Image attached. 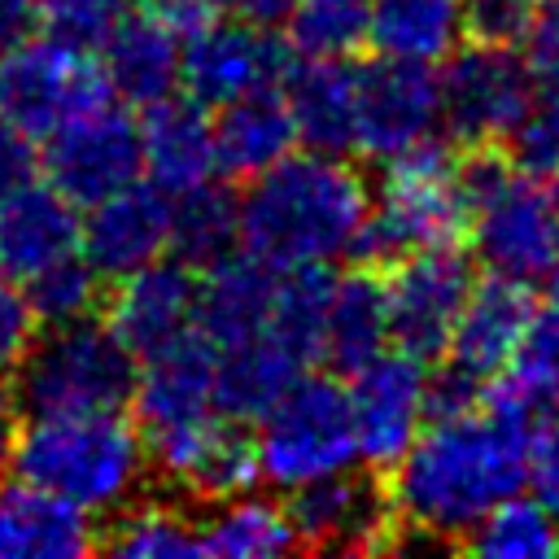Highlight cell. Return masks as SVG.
<instances>
[{
	"label": "cell",
	"instance_id": "obj_1",
	"mask_svg": "<svg viewBox=\"0 0 559 559\" xmlns=\"http://www.w3.org/2000/svg\"><path fill=\"white\" fill-rule=\"evenodd\" d=\"M533 432L528 419L485 397L472 411L428 419L384 480L397 533L441 546L463 542L493 502L524 489Z\"/></svg>",
	"mask_w": 559,
	"mask_h": 559
},
{
	"label": "cell",
	"instance_id": "obj_2",
	"mask_svg": "<svg viewBox=\"0 0 559 559\" xmlns=\"http://www.w3.org/2000/svg\"><path fill=\"white\" fill-rule=\"evenodd\" d=\"M371 183L349 157L288 153L236 197L240 245L271 266L336 262L354 253L367 223Z\"/></svg>",
	"mask_w": 559,
	"mask_h": 559
},
{
	"label": "cell",
	"instance_id": "obj_3",
	"mask_svg": "<svg viewBox=\"0 0 559 559\" xmlns=\"http://www.w3.org/2000/svg\"><path fill=\"white\" fill-rule=\"evenodd\" d=\"M9 467L22 485H35L87 515H114L140 498L148 480L140 424L122 411L35 415L17 428Z\"/></svg>",
	"mask_w": 559,
	"mask_h": 559
},
{
	"label": "cell",
	"instance_id": "obj_4",
	"mask_svg": "<svg viewBox=\"0 0 559 559\" xmlns=\"http://www.w3.org/2000/svg\"><path fill=\"white\" fill-rule=\"evenodd\" d=\"M467 236V197L459 183V153L428 135L415 148L380 162V183L367 205L354 258L389 266L415 249L459 245Z\"/></svg>",
	"mask_w": 559,
	"mask_h": 559
},
{
	"label": "cell",
	"instance_id": "obj_5",
	"mask_svg": "<svg viewBox=\"0 0 559 559\" xmlns=\"http://www.w3.org/2000/svg\"><path fill=\"white\" fill-rule=\"evenodd\" d=\"M131 384H135V358L96 314L35 328L31 345L9 371V397L26 419L122 411Z\"/></svg>",
	"mask_w": 559,
	"mask_h": 559
},
{
	"label": "cell",
	"instance_id": "obj_6",
	"mask_svg": "<svg viewBox=\"0 0 559 559\" xmlns=\"http://www.w3.org/2000/svg\"><path fill=\"white\" fill-rule=\"evenodd\" d=\"M253 424L258 480L284 493L358 463L349 393L332 376H297Z\"/></svg>",
	"mask_w": 559,
	"mask_h": 559
},
{
	"label": "cell",
	"instance_id": "obj_7",
	"mask_svg": "<svg viewBox=\"0 0 559 559\" xmlns=\"http://www.w3.org/2000/svg\"><path fill=\"white\" fill-rule=\"evenodd\" d=\"M472 253L489 275L542 284L559 266V175L507 170L472 201Z\"/></svg>",
	"mask_w": 559,
	"mask_h": 559
},
{
	"label": "cell",
	"instance_id": "obj_8",
	"mask_svg": "<svg viewBox=\"0 0 559 559\" xmlns=\"http://www.w3.org/2000/svg\"><path fill=\"white\" fill-rule=\"evenodd\" d=\"M537 96V79L515 44L463 39L437 74V114L459 148L502 144Z\"/></svg>",
	"mask_w": 559,
	"mask_h": 559
},
{
	"label": "cell",
	"instance_id": "obj_9",
	"mask_svg": "<svg viewBox=\"0 0 559 559\" xmlns=\"http://www.w3.org/2000/svg\"><path fill=\"white\" fill-rule=\"evenodd\" d=\"M114 100L96 52L61 39H22L0 57V118L22 135L44 140L74 114Z\"/></svg>",
	"mask_w": 559,
	"mask_h": 559
},
{
	"label": "cell",
	"instance_id": "obj_10",
	"mask_svg": "<svg viewBox=\"0 0 559 559\" xmlns=\"http://www.w3.org/2000/svg\"><path fill=\"white\" fill-rule=\"evenodd\" d=\"M39 170L79 210L96 205L100 197H109L144 175L140 118H131L114 100H100V105L74 114L70 122H61L57 131L44 135Z\"/></svg>",
	"mask_w": 559,
	"mask_h": 559
},
{
	"label": "cell",
	"instance_id": "obj_11",
	"mask_svg": "<svg viewBox=\"0 0 559 559\" xmlns=\"http://www.w3.org/2000/svg\"><path fill=\"white\" fill-rule=\"evenodd\" d=\"M140 437L148 454V476L170 480L197 507L245 493L258 480V450L249 424L227 419L218 411Z\"/></svg>",
	"mask_w": 559,
	"mask_h": 559
},
{
	"label": "cell",
	"instance_id": "obj_12",
	"mask_svg": "<svg viewBox=\"0 0 559 559\" xmlns=\"http://www.w3.org/2000/svg\"><path fill=\"white\" fill-rule=\"evenodd\" d=\"M384 310H389V345L437 362L450 345L454 319L472 288V262L459 253V245L415 249L384 266Z\"/></svg>",
	"mask_w": 559,
	"mask_h": 559
},
{
	"label": "cell",
	"instance_id": "obj_13",
	"mask_svg": "<svg viewBox=\"0 0 559 559\" xmlns=\"http://www.w3.org/2000/svg\"><path fill=\"white\" fill-rule=\"evenodd\" d=\"M288 524L297 550H354L376 555L397 546V524L380 472L354 463L345 472L319 476L288 489Z\"/></svg>",
	"mask_w": 559,
	"mask_h": 559
},
{
	"label": "cell",
	"instance_id": "obj_14",
	"mask_svg": "<svg viewBox=\"0 0 559 559\" xmlns=\"http://www.w3.org/2000/svg\"><path fill=\"white\" fill-rule=\"evenodd\" d=\"M183 39L188 44L179 48V87L205 109L284 83L288 66L297 61V52L288 48V39L275 35V26H258L245 17H214L210 26Z\"/></svg>",
	"mask_w": 559,
	"mask_h": 559
},
{
	"label": "cell",
	"instance_id": "obj_15",
	"mask_svg": "<svg viewBox=\"0 0 559 559\" xmlns=\"http://www.w3.org/2000/svg\"><path fill=\"white\" fill-rule=\"evenodd\" d=\"M349 415H354V441L358 463L371 472H389L397 454L415 441V432L428 424V362L380 349L371 362L349 371Z\"/></svg>",
	"mask_w": 559,
	"mask_h": 559
},
{
	"label": "cell",
	"instance_id": "obj_16",
	"mask_svg": "<svg viewBox=\"0 0 559 559\" xmlns=\"http://www.w3.org/2000/svg\"><path fill=\"white\" fill-rule=\"evenodd\" d=\"M437 131H441V114H437L432 66L389 61V57L358 66V122H354L358 157L389 162Z\"/></svg>",
	"mask_w": 559,
	"mask_h": 559
},
{
	"label": "cell",
	"instance_id": "obj_17",
	"mask_svg": "<svg viewBox=\"0 0 559 559\" xmlns=\"http://www.w3.org/2000/svg\"><path fill=\"white\" fill-rule=\"evenodd\" d=\"M197 266L162 253L109 280L114 288L100 297L105 328L127 345L131 358H144L197 328Z\"/></svg>",
	"mask_w": 559,
	"mask_h": 559
},
{
	"label": "cell",
	"instance_id": "obj_18",
	"mask_svg": "<svg viewBox=\"0 0 559 559\" xmlns=\"http://www.w3.org/2000/svg\"><path fill=\"white\" fill-rule=\"evenodd\" d=\"M79 253L109 284L162 253H170V192L153 179H135L79 218Z\"/></svg>",
	"mask_w": 559,
	"mask_h": 559
},
{
	"label": "cell",
	"instance_id": "obj_19",
	"mask_svg": "<svg viewBox=\"0 0 559 559\" xmlns=\"http://www.w3.org/2000/svg\"><path fill=\"white\" fill-rule=\"evenodd\" d=\"M537 323V297L533 284L507 280V275H489L472 280L467 301L454 319L450 345H445V362L459 367L463 376H472L476 384H489L524 345V336Z\"/></svg>",
	"mask_w": 559,
	"mask_h": 559
},
{
	"label": "cell",
	"instance_id": "obj_20",
	"mask_svg": "<svg viewBox=\"0 0 559 559\" xmlns=\"http://www.w3.org/2000/svg\"><path fill=\"white\" fill-rule=\"evenodd\" d=\"M214 358H218L214 341H205L197 328L135 358V384L127 402L135 406L140 432L210 415L214 411Z\"/></svg>",
	"mask_w": 559,
	"mask_h": 559
},
{
	"label": "cell",
	"instance_id": "obj_21",
	"mask_svg": "<svg viewBox=\"0 0 559 559\" xmlns=\"http://www.w3.org/2000/svg\"><path fill=\"white\" fill-rule=\"evenodd\" d=\"M79 253V205L48 179H26L0 197V275L26 284L44 266Z\"/></svg>",
	"mask_w": 559,
	"mask_h": 559
},
{
	"label": "cell",
	"instance_id": "obj_22",
	"mask_svg": "<svg viewBox=\"0 0 559 559\" xmlns=\"http://www.w3.org/2000/svg\"><path fill=\"white\" fill-rule=\"evenodd\" d=\"M297 144L310 153L354 157L358 122V66L349 57H297L280 83Z\"/></svg>",
	"mask_w": 559,
	"mask_h": 559
},
{
	"label": "cell",
	"instance_id": "obj_23",
	"mask_svg": "<svg viewBox=\"0 0 559 559\" xmlns=\"http://www.w3.org/2000/svg\"><path fill=\"white\" fill-rule=\"evenodd\" d=\"M275 280L280 266L262 262L249 249H231L197 275V332L214 341V349L258 336L271 319Z\"/></svg>",
	"mask_w": 559,
	"mask_h": 559
},
{
	"label": "cell",
	"instance_id": "obj_24",
	"mask_svg": "<svg viewBox=\"0 0 559 559\" xmlns=\"http://www.w3.org/2000/svg\"><path fill=\"white\" fill-rule=\"evenodd\" d=\"M140 153H144V175L162 192H183L218 175L214 166V127L205 105L192 96H162L144 105L140 118Z\"/></svg>",
	"mask_w": 559,
	"mask_h": 559
},
{
	"label": "cell",
	"instance_id": "obj_25",
	"mask_svg": "<svg viewBox=\"0 0 559 559\" xmlns=\"http://www.w3.org/2000/svg\"><path fill=\"white\" fill-rule=\"evenodd\" d=\"M210 127H214V166L236 183H249L253 175L288 157L297 144L280 83L218 105V118H210Z\"/></svg>",
	"mask_w": 559,
	"mask_h": 559
},
{
	"label": "cell",
	"instance_id": "obj_26",
	"mask_svg": "<svg viewBox=\"0 0 559 559\" xmlns=\"http://www.w3.org/2000/svg\"><path fill=\"white\" fill-rule=\"evenodd\" d=\"M92 550H100V528L92 524L87 511L22 480L0 493L4 559H79Z\"/></svg>",
	"mask_w": 559,
	"mask_h": 559
},
{
	"label": "cell",
	"instance_id": "obj_27",
	"mask_svg": "<svg viewBox=\"0 0 559 559\" xmlns=\"http://www.w3.org/2000/svg\"><path fill=\"white\" fill-rule=\"evenodd\" d=\"M109 96L122 105H153L179 87V35L157 26L144 13H122V22L96 48Z\"/></svg>",
	"mask_w": 559,
	"mask_h": 559
},
{
	"label": "cell",
	"instance_id": "obj_28",
	"mask_svg": "<svg viewBox=\"0 0 559 559\" xmlns=\"http://www.w3.org/2000/svg\"><path fill=\"white\" fill-rule=\"evenodd\" d=\"M380 349H389V310H384V280L380 266H354L345 275H332L328 314H323V354L332 371L349 376L362 362H371Z\"/></svg>",
	"mask_w": 559,
	"mask_h": 559
},
{
	"label": "cell",
	"instance_id": "obj_29",
	"mask_svg": "<svg viewBox=\"0 0 559 559\" xmlns=\"http://www.w3.org/2000/svg\"><path fill=\"white\" fill-rule=\"evenodd\" d=\"M306 367L262 328L249 341L223 345L214 358V411L253 424Z\"/></svg>",
	"mask_w": 559,
	"mask_h": 559
},
{
	"label": "cell",
	"instance_id": "obj_30",
	"mask_svg": "<svg viewBox=\"0 0 559 559\" xmlns=\"http://www.w3.org/2000/svg\"><path fill=\"white\" fill-rule=\"evenodd\" d=\"M463 39V0H371L367 44L376 57L441 66Z\"/></svg>",
	"mask_w": 559,
	"mask_h": 559
},
{
	"label": "cell",
	"instance_id": "obj_31",
	"mask_svg": "<svg viewBox=\"0 0 559 559\" xmlns=\"http://www.w3.org/2000/svg\"><path fill=\"white\" fill-rule=\"evenodd\" d=\"M201 528V555H223V559H271L297 550L293 524L284 502L258 498V493H231L205 507L197 520Z\"/></svg>",
	"mask_w": 559,
	"mask_h": 559
},
{
	"label": "cell",
	"instance_id": "obj_32",
	"mask_svg": "<svg viewBox=\"0 0 559 559\" xmlns=\"http://www.w3.org/2000/svg\"><path fill=\"white\" fill-rule=\"evenodd\" d=\"M240 245V210L231 188L205 179L170 197V253L197 271L214 266Z\"/></svg>",
	"mask_w": 559,
	"mask_h": 559
},
{
	"label": "cell",
	"instance_id": "obj_33",
	"mask_svg": "<svg viewBox=\"0 0 559 559\" xmlns=\"http://www.w3.org/2000/svg\"><path fill=\"white\" fill-rule=\"evenodd\" d=\"M100 550L118 559H192L201 555V528L183 502L131 498L100 528Z\"/></svg>",
	"mask_w": 559,
	"mask_h": 559
},
{
	"label": "cell",
	"instance_id": "obj_34",
	"mask_svg": "<svg viewBox=\"0 0 559 559\" xmlns=\"http://www.w3.org/2000/svg\"><path fill=\"white\" fill-rule=\"evenodd\" d=\"M332 275L336 271L328 262H306V266H284L280 280H275L266 332L301 367H314L319 354H323V314H328Z\"/></svg>",
	"mask_w": 559,
	"mask_h": 559
},
{
	"label": "cell",
	"instance_id": "obj_35",
	"mask_svg": "<svg viewBox=\"0 0 559 559\" xmlns=\"http://www.w3.org/2000/svg\"><path fill=\"white\" fill-rule=\"evenodd\" d=\"M463 546L485 559H550L559 555V520L537 498L511 493L467 528Z\"/></svg>",
	"mask_w": 559,
	"mask_h": 559
},
{
	"label": "cell",
	"instance_id": "obj_36",
	"mask_svg": "<svg viewBox=\"0 0 559 559\" xmlns=\"http://www.w3.org/2000/svg\"><path fill=\"white\" fill-rule=\"evenodd\" d=\"M371 0H293L284 39L297 57H354L367 44Z\"/></svg>",
	"mask_w": 559,
	"mask_h": 559
},
{
	"label": "cell",
	"instance_id": "obj_37",
	"mask_svg": "<svg viewBox=\"0 0 559 559\" xmlns=\"http://www.w3.org/2000/svg\"><path fill=\"white\" fill-rule=\"evenodd\" d=\"M17 288H22V297L35 314V328L87 319V314L100 310V297H105V280L83 262V253H70V258L44 266L39 275H31Z\"/></svg>",
	"mask_w": 559,
	"mask_h": 559
},
{
	"label": "cell",
	"instance_id": "obj_38",
	"mask_svg": "<svg viewBox=\"0 0 559 559\" xmlns=\"http://www.w3.org/2000/svg\"><path fill=\"white\" fill-rule=\"evenodd\" d=\"M127 9L131 0H35V26L48 39L96 52Z\"/></svg>",
	"mask_w": 559,
	"mask_h": 559
},
{
	"label": "cell",
	"instance_id": "obj_39",
	"mask_svg": "<svg viewBox=\"0 0 559 559\" xmlns=\"http://www.w3.org/2000/svg\"><path fill=\"white\" fill-rule=\"evenodd\" d=\"M511 166L533 175H559V92L537 87L524 118L511 127V135L498 144Z\"/></svg>",
	"mask_w": 559,
	"mask_h": 559
},
{
	"label": "cell",
	"instance_id": "obj_40",
	"mask_svg": "<svg viewBox=\"0 0 559 559\" xmlns=\"http://www.w3.org/2000/svg\"><path fill=\"white\" fill-rule=\"evenodd\" d=\"M533 9L524 0H463V31L467 39H485V44H515L524 39Z\"/></svg>",
	"mask_w": 559,
	"mask_h": 559
},
{
	"label": "cell",
	"instance_id": "obj_41",
	"mask_svg": "<svg viewBox=\"0 0 559 559\" xmlns=\"http://www.w3.org/2000/svg\"><path fill=\"white\" fill-rule=\"evenodd\" d=\"M524 485L533 489V498L559 520V411L546 415L528 441V467H524Z\"/></svg>",
	"mask_w": 559,
	"mask_h": 559
},
{
	"label": "cell",
	"instance_id": "obj_42",
	"mask_svg": "<svg viewBox=\"0 0 559 559\" xmlns=\"http://www.w3.org/2000/svg\"><path fill=\"white\" fill-rule=\"evenodd\" d=\"M524 61L537 79V87L559 92V0L542 4L524 26Z\"/></svg>",
	"mask_w": 559,
	"mask_h": 559
},
{
	"label": "cell",
	"instance_id": "obj_43",
	"mask_svg": "<svg viewBox=\"0 0 559 559\" xmlns=\"http://www.w3.org/2000/svg\"><path fill=\"white\" fill-rule=\"evenodd\" d=\"M35 336V314L22 297V288L13 280L0 275V380H9V371L17 367L22 349Z\"/></svg>",
	"mask_w": 559,
	"mask_h": 559
},
{
	"label": "cell",
	"instance_id": "obj_44",
	"mask_svg": "<svg viewBox=\"0 0 559 559\" xmlns=\"http://www.w3.org/2000/svg\"><path fill=\"white\" fill-rule=\"evenodd\" d=\"M135 4V13H144V17H153L157 26H166L170 35H192V31H201V26H210L214 17H223V0H131Z\"/></svg>",
	"mask_w": 559,
	"mask_h": 559
},
{
	"label": "cell",
	"instance_id": "obj_45",
	"mask_svg": "<svg viewBox=\"0 0 559 559\" xmlns=\"http://www.w3.org/2000/svg\"><path fill=\"white\" fill-rule=\"evenodd\" d=\"M39 170V153H35V140L22 135L13 122L0 118V197L17 183H26L31 175Z\"/></svg>",
	"mask_w": 559,
	"mask_h": 559
},
{
	"label": "cell",
	"instance_id": "obj_46",
	"mask_svg": "<svg viewBox=\"0 0 559 559\" xmlns=\"http://www.w3.org/2000/svg\"><path fill=\"white\" fill-rule=\"evenodd\" d=\"M35 31V0H0V57Z\"/></svg>",
	"mask_w": 559,
	"mask_h": 559
},
{
	"label": "cell",
	"instance_id": "obj_47",
	"mask_svg": "<svg viewBox=\"0 0 559 559\" xmlns=\"http://www.w3.org/2000/svg\"><path fill=\"white\" fill-rule=\"evenodd\" d=\"M236 17H245V22H258V26H280L284 17H288V9H293V0H223Z\"/></svg>",
	"mask_w": 559,
	"mask_h": 559
},
{
	"label": "cell",
	"instance_id": "obj_48",
	"mask_svg": "<svg viewBox=\"0 0 559 559\" xmlns=\"http://www.w3.org/2000/svg\"><path fill=\"white\" fill-rule=\"evenodd\" d=\"M13 437H17V406H13V397H9V389L0 380V472L13 459Z\"/></svg>",
	"mask_w": 559,
	"mask_h": 559
},
{
	"label": "cell",
	"instance_id": "obj_49",
	"mask_svg": "<svg viewBox=\"0 0 559 559\" xmlns=\"http://www.w3.org/2000/svg\"><path fill=\"white\" fill-rule=\"evenodd\" d=\"M537 323L555 336V345H559V266L546 275V297L537 301Z\"/></svg>",
	"mask_w": 559,
	"mask_h": 559
},
{
	"label": "cell",
	"instance_id": "obj_50",
	"mask_svg": "<svg viewBox=\"0 0 559 559\" xmlns=\"http://www.w3.org/2000/svg\"><path fill=\"white\" fill-rule=\"evenodd\" d=\"M528 9H542V4H555V0H524Z\"/></svg>",
	"mask_w": 559,
	"mask_h": 559
}]
</instances>
